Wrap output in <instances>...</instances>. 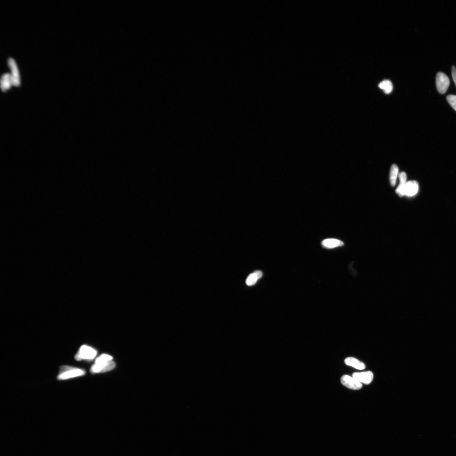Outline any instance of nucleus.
<instances>
[{"label": "nucleus", "mask_w": 456, "mask_h": 456, "mask_svg": "<svg viewBox=\"0 0 456 456\" xmlns=\"http://www.w3.org/2000/svg\"><path fill=\"white\" fill-rule=\"evenodd\" d=\"M44 297L39 265L35 256L20 254L4 263L2 275V305L8 319L30 312Z\"/></svg>", "instance_id": "nucleus-2"}, {"label": "nucleus", "mask_w": 456, "mask_h": 456, "mask_svg": "<svg viewBox=\"0 0 456 456\" xmlns=\"http://www.w3.org/2000/svg\"><path fill=\"white\" fill-rule=\"evenodd\" d=\"M27 228L37 247V265L44 297L52 302H64L69 297V280L67 256L60 229L52 211L39 200L27 204Z\"/></svg>", "instance_id": "nucleus-1"}]
</instances>
